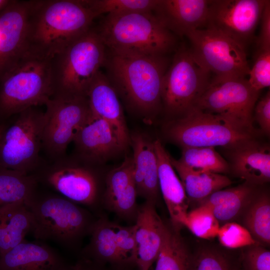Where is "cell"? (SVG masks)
<instances>
[{"instance_id":"cell-28","label":"cell","mask_w":270,"mask_h":270,"mask_svg":"<svg viewBox=\"0 0 270 270\" xmlns=\"http://www.w3.org/2000/svg\"><path fill=\"white\" fill-rule=\"evenodd\" d=\"M90 236V242L82 251V258L102 265L106 262L122 264L116 244L114 222L100 214Z\"/></svg>"},{"instance_id":"cell-11","label":"cell","mask_w":270,"mask_h":270,"mask_svg":"<svg viewBox=\"0 0 270 270\" xmlns=\"http://www.w3.org/2000/svg\"><path fill=\"white\" fill-rule=\"evenodd\" d=\"M190 49L197 62L210 74L211 82L245 78L248 66L244 46L230 38L210 28L189 33Z\"/></svg>"},{"instance_id":"cell-44","label":"cell","mask_w":270,"mask_h":270,"mask_svg":"<svg viewBox=\"0 0 270 270\" xmlns=\"http://www.w3.org/2000/svg\"><path fill=\"white\" fill-rule=\"evenodd\" d=\"M6 124H4V123H0V138L4 132V130L5 128H6Z\"/></svg>"},{"instance_id":"cell-39","label":"cell","mask_w":270,"mask_h":270,"mask_svg":"<svg viewBox=\"0 0 270 270\" xmlns=\"http://www.w3.org/2000/svg\"><path fill=\"white\" fill-rule=\"evenodd\" d=\"M242 253L243 270H270V252L261 244L248 246Z\"/></svg>"},{"instance_id":"cell-15","label":"cell","mask_w":270,"mask_h":270,"mask_svg":"<svg viewBox=\"0 0 270 270\" xmlns=\"http://www.w3.org/2000/svg\"><path fill=\"white\" fill-rule=\"evenodd\" d=\"M30 0H10L0 11V80L26 52Z\"/></svg>"},{"instance_id":"cell-20","label":"cell","mask_w":270,"mask_h":270,"mask_svg":"<svg viewBox=\"0 0 270 270\" xmlns=\"http://www.w3.org/2000/svg\"><path fill=\"white\" fill-rule=\"evenodd\" d=\"M226 150L230 171L244 182L258 186L270 180V148L256 138Z\"/></svg>"},{"instance_id":"cell-34","label":"cell","mask_w":270,"mask_h":270,"mask_svg":"<svg viewBox=\"0 0 270 270\" xmlns=\"http://www.w3.org/2000/svg\"><path fill=\"white\" fill-rule=\"evenodd\" d=\"M220 224L210 209L200 204L198 207L188 212L184 226L196 236L210 240L217 236Z\"/></svg>"},{"instance_id":"cell-19","label":"cell","mask_w":270,"mask_h":270,"mask_svg":"<svg viewBox=\"0 0 270 270\" xmlns=\"http://www.w3.org/2000/svg\"><path fill=\"white\" fill-rule=\"evenodd\" d=\"M137 253L135 264L140 270H149L162 248L166 228L156 209L146 201L139 206L135 222Z\"/></svg>"},{"instance_id":"cell-16","label":"cell","mask_w":270,"mask_h":270,"mask_svg":"<svg viewBox=\"0 0 270 270\" xmlns=\"http://www.w3.org/2000/svg\"><path fill=\"white\" fill-rule=\"evenodd\" d=\"M104 182L102 207L120 219L134 224L139 206L136 202L132 156L126 157L120 166L111 170Z\"/></svg>"},{"instance_id":"cell-35","label":"cell","mask_w":270,"mask_h":270,"mask_svg":"<svg viewBox=\"0 0 270 270\" xmlns=\"http://www.w3.org/2000/svg\"><path fill=\"white\" fill-rule=\"evenodd\" d=\"M216 236L222 246L230 249L260 244L246 228L234 222L220 226Z\"/></svg>"},{"instance_id":"cell-1","label":"cell","mask_w":270,"mask_h":270,"mask_svg":"<svg viewBox=\"0 0 270 270\" xmlns=\"http://www.w3.org/2000/svg\"><path fill=\"white\" fill-rule=\"evenodd\" d=\"M95 18L83 0H30L26 52L52 60L92 28Z\"/></svg>"},{"instance_id":"cell-40","label":"cell","mask_w":270,"mask_h":270,"mask_svg":"<svg viewBox=\"0 0 270 270\" xmlns=\"http://www.w3.org/2000/svg\"><path fill=\"white\" fill-rule=\"evenodd\" d=\"M254 120L258 123L261 132L269 136L270 134V92L266 94L255 105L253 114Z\"/></svg>"},{"instance_id":"cell-18","label":"cell","mask_w":270,"mask_h":270,"mask_svg":"<svg viewBox=\"0 0 270 270\" xmlns=\"http://www.w3.org/2000/svg\"><path fill=\"white\" fill-rule=\"evenodd\" d=\"M90 111L106 120L124 150L130 143V135L118 94L106 74L100 70L86 94Z\"/></svg>"},{"instance_id":"cell-42","label":"cell","mask_w":270,"mask_h":270,"mask_svg":"<svg viewBox=\"0 0 270 270\" xmlns=\"http://www.w3.org/2000/svg\"><path fill=\"white\" fill-rule=\"evenodd\" d=\"M62 270H104L102 264L90 260L82 258L74 264H67Z\"/></svg>"},{"instance_id":"cell-25","label":"cell","mask_w":270,"mask_h":270,"mask_svg":"<svg viewBox=\"0 0 270 270\" xmlns=\"http://www.w3.org/2000/svg\"><path fill=\"white\" fill-rule=\"evenodd\" d=\"M256 186L244 182L218 190L198 202L209 208L220 223L232 222L242 215L258 191Z\"/></svg>"},{"instance_id":"cell-21","label":"cell","mask_w":270,"mask_h":270,"mask_svg":"<svg viewBox=\"0 0 270 270\" xmlns=\"http://www.w3.org/2000/svg\"><path fill=\"white\" fill-rule=\"evenodd\" d=\"M157 158L158 181L166 204L171 226L177 232H180L188 212V198L183 185L172 164L170 156L166 151L160 140L154 141Z\"/></svg>"},{"instance_id":"cell-7","label":"cell","mask_w":270,"mask_h":270,"mask_svg":"<svg viewBox=\"0 0 270 270\" xmlns=\"http://www.w3.org/2000/svg\"><path fill=\"white\" fill-rule=\"evenodd\" d=\"M165 134L170 140L182 148L221 146L228 149L256 136L218 116L194 107L184 116L168 122Z\"/></svg>"},{"instance_id":"cell-43","label":"cell","mask_w":270,"mask_h":270,"mask_svg":"<svg viewBox=\"0 0 270 270\" xmlns=\"http://www.w3.org/2000/svg\"><path fill=\"white\" fill-rule=\"evenodd\" d=\"M9 1L8 0H0V11L6 6Z\"/></svg>"},{"instance_id":"cell-31","label":"cell","mask_w":270,"mask_h":270,"mask_svg":"<svg viewBox=\"0 0 270 270\" xmlns=\"http://www.w3.org/2000/svg\"><path fill=\"white\" fill-rule=\"evenodd\" d=\"M154 270H192V258L180 234L166 225L164 244Z\"/></svg>"},{"instance_id":"cell-12","label":"cell","mask_w":270,"mask_h":270,"mask_svg":"<svg viewBox=\"0 0 270 270\" xmlns=\"http://www.w3.org/2000/svg\"><path fill=\"white\" fill-rule=\"evenodd\" d=\"M258 95L246 78L210 82L194 107L218 116L238 128L256 135L253 114Z\"/></svg>"},{"instance_id":"cell-17","label":"cell","mask_w":270,"mask_h":270,"mask_svg":"<svg viewBox=\"0 0 270 270\" xmlns=\"http://www.w3.org/2000/svg\"><path fill=\"white\" fill-rule=\"evenodd\" d=\"M73 142L76 156L94 166L124 150L110 124L91 111Z\"/></svg>"},{"instance_id":"cell-37","label":"cell","mask_w":270,"mask_h":270,"mask_svg":"<svg viewBox=\"0 0 270 270\" xmlns=\"http://www.w3.org/2000/svg\"><path fill=\"white\" fill-rule=\"evenodd\" d=\"M248 82L255 91L270 86V50H259L252 68L250 70Z\"/></svg>"},{"instance_id":"cell-32","label":"cell","mask_w":270,"mask_h":270,"mask_svg":"<svg viewBox=\"0 0 270 270\" xmlns=\"http://www.w3.org/2000/svg\"><path fill=\"white\" fill-rule=\"evenodd\" d=\"M178 160L182 165L192 169L218 174L229 172V164L212 147L183 148Z\"/></svg>"},{"instance_id":"cell-6","label":"cell","mask_w":270,"mask_h":270,"mask_svg":"<svg viewBox=\"0 0 270 270\" xmlns=\"http://www.w3.org/2000/svg\"><path fill=\"white\" fill-rule=\"evenodd\" d=\"M106 58V47L92 28L52 60V96H86Z\"/></svg>"},{"instance_id":"cell-10","label":"cell","mask_w":270,"mask_h":270,"mask_svg":"<svg viewBox=\"0 0 270 270\" xmlns=\"http://www.w3.org/2000/svg\"><path fill=\"white\" fill-rule=\"evenodd\" d=\"M210 76L190 49L180 48L163 78L162 101L166 112L180 116L186 114L210 86Z\"/></svg>"},{"instance_id":"cell-9","label":"cell","mask_w":270,"mask_h":270,"mask_svg":"<svg viewBox=\"0 0 270 270\" xmlns=\"http://www.w3.org/2000/svg\"><path fill=\"white\" fill-rule=\"evenodd\" d=\"M94 166L76 156L65 155L41 166L34 174L38 182L66 198L94 211L101 206L102 192L100 178Z\"/></svg>"},{"instance_id":"cell-26","label":"cell","mask_w":270,"mask_h":270,"mask_svg":"<svg viewBox=\"0 0 270 270\" xmlns=\"http://www.w3.org/2000/svg\"><path fill=\"white\" fill-rule=\"evenodd\" d=\"M32 228V215L26 204L0 206V256L25 240Z\"/></svg>"},{"instance_id":"cell-2","label":"cell","mask_w":270,"mask_h":270,"mask_svg":"<svg viewBox=\"0 0 270 270\" xmlns=\"http://www.w3.org/2000/svg\"><path fill=\"white\" fill-rule=\"evenodd\" d=\"M164 56L110 52L104 66L110 84L126 105L147 122H152L162 104V84L167 70Z\"/></svg>"},{"instance_id":"cell-23","label":"cell","mask_w":270,"mask_h":270,"mask_svg":"<svg viewBox=\"0 0 270 270\" xmlns=\"http://www.w3.org/2000/svg\"><path fill=\"white\" fill-rule=\"evenodd\" d=\"M133 150L134 176L138 196L156 205L160 188L157 158L154 141L140 132L130 136Z\"/></svg>"},{"instance_id":"cell-8","label":"cell","mask_w":270,"mask_h":270,"mask_svg":"<svg viewBox=\"0 0 270 270\" xmlns=\"http://www.w3.org/2000/svg\"><path fill=\"white\" fill-rule=\"evenodd\" d=\"M36 107L18 114L0 138V167L31 174L42 166L44 112Z\"/></svg>"},{"instance_id":"cell-13","label":"cell","mask_w":270,"mask_h":270,"mask_svg":"<svg viewBox=\"0 0 270 270\" xmlns=\"http://www.w3.org/2000/svg\"><path fill=\"white\" fill-rule=\"evenodd\" d=\"M45 106L42 150L54 160L66 155L90 110L85 96H53Z\"/></svg>"},{"instance_id":"cell-14","label":"cell","mask_w":270,"mask_h":270,"mask_svg":"<svg viewBox=\"0 0 270 270\" xmlns=\"http://www.w3.org/2000/svg\"><path fill=\"white\" fill-rule=\"evenodd\" d=\"M267 0H209L206 28L242 46L252 38Z\"/></svg>"},{"instance_id":"cell-38","label":"cell","mask_w":270,"mask_h":270,"mask_svg":"<svg viewBox=\"0 0 270 270\" xmlns=\"http://www.w3.org/2000/svg\"><path fill=\"white\" fill-rule=\"evenodd\" d=\"M192 270H234L228 258L222 253L204 248L192 258Z\"/></svg>"},{"instance_id":"cell-29","label":"cell","mask_w":270,"mask_h":270,"mask_svg":"<svg viewBox=\"0 0 270 270\" xmlns=\"http://www.w3.org/2000/svg\"><path fill=\"white\" fill-rule=\"evenodd\" d=\"M38 183L34 174L0 167V206L16 202L27 204L36 192Z\"/></svg>"},{"instance_id":"cell-41","label":"cell","mask_w":270,"mask_h":270,"mask_svg":"<svg viewBox=\"0 0 270 270\" xmlns=\"http://www.w3.org/2000/svg\"><path fill=\"white\" fill-rule=\"evenodd\" d=\"M261 27L258 38L259 50H270V1L264 6L260 18Z\"/></svg>"},{"instance_id":"cell-3","label":"cell","mask_w":270,"mask_h":270,"mask_svg":"<svg viewBox=\"0 0 270 270\" xmlns=\"http://www.w3.org/2000/svg\"><path fill=\"white\" fill-rule=\"evenodd\" d=\"M96 32L110 52L164 56L174 46V34L152 12L106 16Z\"/></svg>"},{"instance_id":"cell-24","label":"cell","mask_w":270,"mask_h":270,"mask_svg":"<svg viewBox=\"0 0 270 270\" xmlns=\"http://www.w3.org/2000/svg\"><path fill=\"white\" fill-rule=\"evenodd\" d=\"M67 264L48 245L26 240L0 256V270H62Z\"/></svg>"},{"instance_id":"cell-33","label":"cell","mask_w":270,"mask_h":270,"mask_svg":"<svg viewBox=\"0 0 270 270\" xmlns=\"http://www.w3.org/2000/svg\"><path fill=\"white\" fill-rule=\"evenodd\" d=\"M96 18L102 14L120 15L152 12L158 0H83Z\"/></svg>"},{"instance_id":"cell-36","label":"cell","mask_w":270,"mask_h":270,"mask_svg":"<svg viewBox=\"0 0 270 270\" xmlns=\"http://www.w3.org/2000/svg\"><path fill=\"white\" fill-rule=\"evenodd\" d=\"M117 249L122 264H135L137 245L134 224L124 226L114 222Z\"/></svg>"},{"instance_id":"cell-5","label":"cell","mask_w":270,"mask_h":270,"mask_svg":"<svg viewBox=\"0 0 270 270\" xmlns=\"http://www.w3.org/2000/svg\"><path fill=\"white\" fill-rule=\"evenodd\" d=\"M53 94L52 60L26 52L0 80V120L45 105Z\"/></svg>"},{"instance_id":"cell-27","label":"cell","mask_w":270,"mask_h":270,"mask_svg":"<svg viewBox=\"0 0 270 270\" xmlns=\"http://www.w3.org/2000/svg\"><path fill=\"white\" fill-rule=\"evenodd\" d=\"M170 161L188 198L192 200L199 202L232 184L230 178L222 174L188 168L171 156Z\"/></svg>"},{"instance_id":"cell-30","label":"cell","mask_w":270,"mask_h":270,"mask_svg":"<svg viewBox=\"0 0 270 270\" xmlns=\"http://www.w3.org/2000/svg\"><path fill=\"white\" fill-rule=\"evenodd\" d=\"M243 226L260 244L270 243V200L266 192H256L242 212Z\"/></svg>"},{"instance_id":"cell-22","label":"cell","mask_w":270,"mask_h":270,"mask_svg":"<svg viewBox=\"0 0 270 270\" xmlns=\"http://www.w3.org/2000/svg\"><path fill=\"white\" fill-rule=\"evenodd\" d=\"M209 0H158L152 13L168 30L179 36L206 26Z\"/></svg>"},{"instance_id":"cell-4","label":"cell","mask_w":270,"mask_h":270,"mask_svg":"<svg viewBox=\"0 0 270 270\" xmlns=\"http://www.w3.org/2000/svg\"><path fill=\"white\" fill-rule=\"evenodd\" d=\"M26 206L34 238L54 242L70 250L77 248L90 236L97 218L88 208L59 194L38 195L36 192Z\"/></svg>"}]
</instances>
